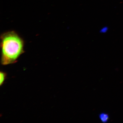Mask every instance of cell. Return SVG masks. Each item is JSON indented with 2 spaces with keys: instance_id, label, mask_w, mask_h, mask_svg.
I'll return each instance as SVG.
<instances>
[{
  "instance_id": "obj_1",
  "label": "cell",
  "mask_w": 123,
  "mask_h": 123,
  "mask_svg": "<svg viewBox=\"0 0 123 123\" xmlns=\"http://www.w3.org/2000/svg\"><path fill=\"white\" fill-rule=\"evenodd\" d=\"M1 40L2 64L6 65L13 63L23 53L22 40L15 32L11 31L2 35Z\"/></svg>"
},
{
  "instance_id": "obj_2",
  "label": "cell",
  "mask_w": 123,
  "mask_h": 123,
  "mask_svg": "<svg viewBox=\"0 0 123 123\" xmlns=\"http://www.w3.org/2000/svg\"><path fill=\"white\" fill-rule=\"evenodd\" d=\"M99 117L101 122L104 123H107L109 119V115L105 113H103L100 114Z\"/></svg>"
},
{
  "instance_id": "obj_3",
  "label": "cell",
  "mask_w": 123,
  "mask_h": 123,
  "mask_svg": "<svg viewBox=\"0 0 123 123\" xmlns=\"http://www.w3.org/2000/svg\"><path fill=\"white\" fill-rule=\"evenodd\" d=\"M6 75L5 74L3 73V72H1L0 73V85L3 84L5 79Z\"/></svg>"
},
{
  "instance_id": "obj_4",
  "label": "cell",
  "mask_w": 123,
  "mask_h": 123,
  "mask_svg": "<svg viewBox=\"0 0 123 123\" xmlns=\"http://www.w3.org/2000/svg\"><path fill=\"white\" fill-rule=\"evenodd\" d=\"M108 30V28L107 27H104L102 28V29H101L100 32L101 33H105Z\"/></svg>"
}]
</instances>
